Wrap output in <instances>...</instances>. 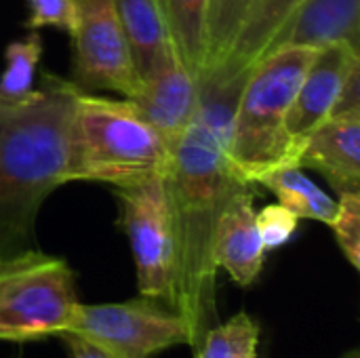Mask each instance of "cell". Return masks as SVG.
I'll return each instance as SVG.
<instances>
[{"label":"cell","mask_w":360,"mask_h":358,"mask_svg":"<svg viewBox=\"0 0 360 358\" xmlns=\"http://www.w3.org/2000/svg\"><path fill=\"white\" fill-rule=\"evenodd\" d=\"M80 87L42 74L23 101L0 99V260L36 247L44 200L74 181V108Z\"/></svg>","instance_id":"6da1fadb"},{"label":"cell","mask_w":360,"mask_h":358,"mask_svg":"<svg viewBox=\"0 0 360 358\" xmlns=\"http://www.w3.org/2000/svg\"><path fill=\"white\" fill-rule=\"evenodd\" d=\"M228 148L196 118L173 150L167 188L177 232L175 306L192 331V350L217 319V266L213 243L219 215L240 188Z\"/></svg>","instance_id":"7a4b0ae2"},{"label":"cell","mask_w":360,"mask_h":358,"mask_svg":"<svg viewBox=\"0 0 360 358\" xmlns=\"http://www.w3.org/2000/svg\"><path fill=\"white\" fill-rule=\"evenodd\" d=\"M314 53L316 49L283 46L251 68L236 106L228 150V162L245 184L255 186L264 173L297 165L287 116Z\"/></svg>","instance_id":"3957f363"},{"label":"cell","mask_w":360,"mask_h":358,"mask_svg":"<svg viewBox=\"0 0 360 358\" xmlns=\"http://www.w3.org/2000/svg\"><path fill=\"white\" fill-rule=\"evenodd\" d=\"M74 181L129 186L167 173L173 148L129 99H108L84 89L74 108Z\"/></svg>","instance_id":"277c9868"},{"label":"cell","mask_w":360,"mask_h":358,"mask_svg":"<svg viewBox=\"0 0 360 358\" xmlns=\"http://www.w3.org/2000/svg\"><path fill=\"white\" fill-rule=\"evenodd\" d=\"M76 306V276L65 260L40 249L0 260V342L59 338Z\"/></svg>","instance_id":"5b68a950"},{"label":"cell","mask_w":360,"mask_h":358,"mask_svg":"<svg viewBox=\"0 0 360 358\" xmlns=\"http://www.w3.org/2000/svg\"><path fill=\"white\" fill-rule=\"evenodd\" d=\"M114 192L120 203V224L135 262L139 295L175 306L177 232L167 173L118 186Z\"/></svg>","instance_id":"8992f818"},{"label":"cell","mask_w":360,"mask_h":358,"mask_svg":"<svg viewBox=\"0 0 360 358\" xmlns=\"http://www.w3.org/2000/svg\"><path fill=\"white\" fill-rule=\"evenodd\" d=\"M65 333H74L114 358H154L192 346L184 314L156 298L139 295L116 304H80Z\"/></svg>","instance_id":"52a82bcc"},{"label":"cell","mask_w":360,"mask_h":358,"mask_svg":"<svg viewBox=\"0 0 360 358\" xmlns=\"http://www.w3.org/2000/svg\"><path fill=\"white\" fill-rule=\"evenodd\" d=\"M74 40V82L131 99L139 89L131 49L114 0H78Z\"/></svg>","instance_id":"ba28073f"},{"label":"cell","mask_w":360,"mask_h":358,"mask_svg":"<svg viewBox=\"0 0 360 358\" xmlns=\"http://www.w3.org/2000/svg\"><path fill=\"white\" fill-rule=\"evenodd\" d=\"M359 63L360 53L348 44H329L316 49L287 116V133L295 154H300V148L308 135L331 116L346 76Z\"/></svg>","instance_id":"9c48e42d"},{"label":"cell","mask_w":360,"mask_h":358,"mask_svg":"<svg viewBox=\"0 0 360 358\" xmlns=\"http://www.w3.org/2000/svg\"><path fill=\"white\" fill-rule=\"evenodd\" d=\"M255 215V190L253 186H245L228 200L215 230V266L217 270H226L238 287H251L259 279L268 253Z\"/></svg>","instance_id":"30bf717a"},{"label":"cell","mask_w":360,"mask_h":358,"mask_svg":"<svg viewBox=\"0 0 360 358\" xmlns=\"http://www.w3.org/2000/svg\"><path fill=\"white\" fill-rule=\"evenodd\" d=\"M129 101L175 150L196 116L198 78L173 59L162 72L143 80Z\"/></svg>","instance_id":"8fae6325"},{"label":"cell","mask_w":360,"mask_h":358,"mask_svg":"<svg viewBox=\"0 0 360 358\" xmlns=\"http://www.w3.org/2000/svg\"><path fill=\"white\" fill-rule=\"evenodd\" d=\"M329 44H348L360 53V0H304L274 36L266 55L283 46L323 49Z\"/></svg>","instance_id":"7c38bea8"},{"label":"cell","mask_w":360,"mask_h":358,"mask_svg":"<svg viewBox=\"0 0 360 358\" xmlns=\"http://www.w3.org/2000/svg\"><path fill=\"white\" fill-rule=\"evenodd\" d=\"M302 169L319 171L340 194L360 186V116L327 118L319 124L297 154Z\"/></svg>","instance_id":"4fadbf2b"},{"label":"cell","mask_w":360,"mask_h":358,"mask_svg":"<svg viewBox=\"0 0 360 358\" xmlns=\"http://www.w3.org/2000/svg\"><path fill=\"white\" fill-rule=\"evenodd\" d=\"M139 84L177 59L158 0H114Z\"/></svg>","instance_id":"5bb4252c"},{"label":"cell","mask_w":360,"mask_h":358,"mask_svg":"<svg viewBox=\"0 0 360 358\" xmlns=\"http://www.w3.org/2000/svg\"><path fill=\"white\" fill-rule=\"evenodd\" d=\"M302 2L304 0H255L236 38V44L232 46L219 70L232 74L249 72L268 53L274 36L283 30V25Z\"/></svg>","instance_id":"9a60e30c"},{"label":"cell","mask_w":360,"mask_h":358,"mask_svg":"<svg viewBox=\"0 0 360 358\" xmlns=\"http://www.w3.org/2000/svg\"><path fill=\"white\" fill-rule=\"evenodd\" d=\"M207 4L209 0H158L175 55L198 80L207 63Z\"/></svg>","instance_id":"2e32d148"},{"label":"cell","mask_w":360,"mask_h":358,"mask_svg":"<svg viewBox=\"0 0 360 358\" xmlns=\"http://www.w3.org/2000/svg\"><path fill=\"white\" fill-rule=\"evenodd\" d=\"M268 188L283 207L293 211L300 219H314L329 226L338 211V200L314 184L300 165H283L257 179Z\"/></svg>","instance_id":"e0dca14e"},{"label":"cell","mask_w":360,"mask_h":358,"mask_svg":"<svg viewBox=\"0 0 360 358\" xmlns=\"http://www.w3.org/2000/svg\"><path fill=\"white\" fill-rule=\"evenodd\" d=\"M255 0H209L207 4V63L205 72L219 68L230 55Z\"/></svg>","instance_id":"ac0fdd59"},{"label":"cell","mask_w":360,"mask_h":358,"mask_svg":"<svg viewBox=\"0 0 360 358\" xmlns=\"http://www.w3.org/2000/svg\"><path fill=\"white\" fill-rule=\"evenodd\" d=\"M259 325L247 312L215 323L194 348L196 358H257Z\"/></svg>","instance_id":"d6986e66"},{"label":"cell","mask_w":360,"mask_h":358,"mask_svg":"<svg viewBox=\"0 0 360 358\" xmlns=\"http://www.w3.org/2000/svg\"><path fill=\"white\" fill-rule=\"evenodd\" d=\"M42 57V38L34 32L4 49V70L0 74V99L23 101L36 89V70Z\"/></svg>","instance_id":"ffe728a7"},{"label":"cell","mask_w":360,"mask_h":358,"mask_svg":"<svg viewBox=\"0 0 360 358\" xmlns=\"http://www.w3.org/2000/svg\"><path fill=\"white\" fill-rule=\"evenodd\" d=\"M333 230L335 243L346 257V262L360 270V194L354 192H344L338 198V211L333 222L329 224Z\"/></svg>","instance_id":"44dd1931"},{"label":"cell","mask_w":360,"mask_h":358,"mask_svg":"<svg viewBox=\"0 0 360 358\" xmlns=\"http://www.w3.org/2000/svg\"><path fill=\"white\" fill-rule=\"evenodd\" d=\"M255 222H257V230H259L266 251L285 247L295 236L297 226H300V217L287 207H283L281 203L264 207L255 215Z\"/></svg>","instance_id":"7402d4cb"},{"label":"cell","mask_w":360,"mask_h":358,"mask_svg":"<svg viewBox=\"0 0 360 358\" xmlns=\"http://www.w3.org/2000/svg\"><path fill=\"white\" fill-rule=\"evenodd\" d=\"M30 17L25 25L30 30L57 27L72 36L78 17V0H27Z\"/></svg>","instance_id":"603a6c76"},{"label":"cell","mask_w":360,"mask_h":358,"mask_svg":"<svg viewBox=\"0 0 360 358\" xmlns=\"http://www.w3.org/2000/svg\"><path fill=\"white\" fill-rule=\"evenodd\" d=\"M346 116H360V63L354 65L346 76L329 118H346Z\"/></svg>","instance_id":"cb8c5ba5"},{"label":"cell","mask_w":360,"mask_h":358,"mask_svg":"<svg viewBox=\"0 0 360 358\" xmlns=\"http://www.w3.org/2000/svg\"><path fill=\"white\" fill-rule=\"evenodd\" d=\"M59 340L63 342L65 350H68V357L70 358H114L110 357L108 352H103L101 348H97L95 344L74 335V333H61Z\"/></svg>","instance_id":"d4e9b609"},{"label":"cell","mask_w":360,"mask_h":358,"mask_svg":"<svg viewBox=\"0 0 360 358\" xmlns=\"http://www.w3.org/2000/svg\"><path fill=\"white\" fill-rule=\"evenodd\" d=\"M340 358H360V350L359 348H352V350H348V352H344Z\"/></svg>","instance_id":"484cf974"}]
</instances>
